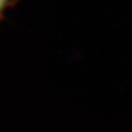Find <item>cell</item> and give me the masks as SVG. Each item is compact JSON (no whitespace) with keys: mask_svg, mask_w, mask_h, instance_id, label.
Here are the masks:
<instances>
[{"mask_svg":"<svg viewBox=\"0 0 132 132\" xmlns=\"http://www.w3.org/2000/svg\"><path fill=\"white\" fill-rule=\"evenodd\" d=\"M9 2L10 0H0V20L2 19L5 10L7 9L8 5H9Z\"/></svg>","mask_w":132,"mask_h":132,"instance_id":"obj_1","label":"cell"}]
</instances>
